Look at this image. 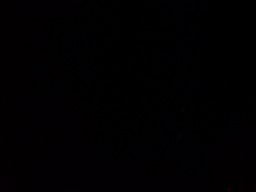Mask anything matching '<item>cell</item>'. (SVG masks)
Listing matches in <instances>:
<instances>
[]
</instances>
